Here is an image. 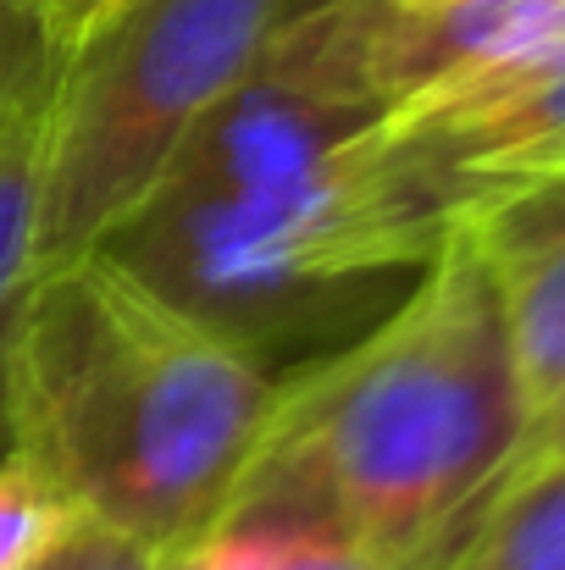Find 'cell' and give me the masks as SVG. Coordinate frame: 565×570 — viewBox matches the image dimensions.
Masks as SVG:
<instances>
[{
	"label": "cell",
	"instance_id": "cell-1",
	"mask_svg": "<svg viewBox=\"0 0 565 570\" xmlns=\"http://www.w3.org/2000/svg\"><path fill=\"white\" fill-rule=\"evenodd\" d=\"M367 17L372 0H305L100 244L255 355L339 327L455 222L388 134Z\"/></svg>",
	"mask_w": 565,
	"mask_h": 570
},
{
	"label": "cell",
	"instance_id": "cell-2",
	"mask_svg": "<svg viewBox=\"0 0 565 570\" xmlns=\"http://www.w3.org/2000/svg\"><path fill=\"white\" fill-rule=\"evenodd\" d=\"M527 438L505 311L455 216L405 299L283 382L222 527H305L388 570H438Z\"/></svg>",
	"mask_w": 565,
	"mask_h": 570
},
{
	"label": "cell",
	"instance_id": "cell-3",
	"mask_svg": "<svg viewBox=\"0 0 565 570\" xmlns=\"http://www.w3.org/2000/svg\"><path fill=\"white\" fill-rule=\"evenodd\" d=\"M283 377L111 249L45 266L11 344V449L156 554L222 527Z\"/></svg>",
	"mask_w": 565,
	"mask_h": 570
},
{
	"label": "cell",
	"instance_id": "cell-4",
	"mask_svg": "<svg viewBox=\"0 0 565 570\" xmlns=\"http://www.w3.org/2000/svg\"><path fill=\"white\" fill-rule=\"evenodd\" d=\"M300 0H111L72 45L45 111L39 272L100 249L238 89Z\"/></svg>",
	"mask_w": 565,
	"mask_h": 570
},
{
	"label": "cell",
	"instance_id": "cell-5",
	"mask_svg": "<svg viewBox=\"0 0 565 570\" xmlns=\"http://www.w3.org/2000/svg\"><path fill=\"white\" fill-rule=\"evenodd\" d=\"M388 134L455 216L483 194L565 173V33L432 106L388 117Z\"/></svg>",
	"mask_w": 565,
	"mask_h": 570
},
{
	"label": "cell",
	"instance_id": "cell-6",
	"mask_svg": "<svg viewBox=\"0 0 565 570\" xmlns=\"http://www.w3.org/2000/svg\"><path fill=\"white\" fill-rule=\"evenodd\" d=\"M510 333L533 421L565 393V173L483 194L460 210Z\"/></svg>",
	"mask_w": 565,
	"mask_h": 570
},
{
	"label": "cell",
	"instance_id": "cell-7",
	"mask_svg": "<svg viewBox=\"0 0 565 570\" xmlns=\"http://www.w3.org/2000/svg\"><path fill=\"white\" fill-rule=\"evenodd\" d=\"M565 33V0H455L405 11L372 0L367 67L388 117L432 106Z\"/></svg>",
	"mask_w": 565,
	"mask_h": 570
},
{
	"label": "cell",
	"instance_id": "cell-8",
	"mask_svg": "<svg viewBox=\"0 0 565 570\" xmlns=\"http://www.w3.org/2000/svg\"><path fill=\"white\" fill-rule=\"evenodd\" d=\"M45 100L0 111V454H11V344L39 277V156H45Z\"/></svg>",
	"mask_w": 565,
	"mask_h": 570
},
{
	"label": "cell",
	"instance_id": "cell-9",
	"mask_svg": "<svg viewBox=\"0 0 565 570\" xmlns=\"http://www.w3.org/2000/svg\"><path fill=\"white\" fill-rule=\"evenodd\" d=\"M438 570H565V460L522 454Z\"/></svg>",
	"mask_w": 565,
	"mask_h": 570
},
{
	"label": "cell",
	"instance_id": "cell-10",
	"mask_svg": "<svg viewBox=\"0 0 565 570\" xmlns=\"http://www.w3.org/2000/svg\"><path fill=\"white\" fill-rule=\"evenodd\" d=\"M162 570H388L367 549L305 532V527H266V521H238L216 527L194 549L173 554Z\"/></svg>",
	"mask_w": 565,
	"mask_h": 570
},
{
	"label": "cell",
	"instance_id": "cell-11",
	"mask_svg": "<svg viewBox=\"0 0 565 570\" xmlns=\"http://www.w3.org/2000/svg\"><path fill=\"white\" fill-rule=\"evenodd\" d=\"M78 521L84 510L33 460L0 454V570H33Z\"/></svg>",
	"mask_w": 565,
	"mask_h": 570
},
{
	"label": "cell",
	"instance_id": "cell-12",
	"mask_svg": "<svg viewBox=\"0 0 565 570\" xmlns=\"http://www.w3.org/2000/svg\"><path fill=\"white\" fill-rule=\"evenodd\" d=\"M61 61L67 50L50 39L39 11L28 0H0V111L56 95Z\"/></svg>",
	"mask_w": 565,
	"mask_h": 570
},
{
	"label": "cell",
	"instance_id": "cell-13",
	"mask_svg": "<svg viewBox=\"0 0 565 570\" xmlns=\"http://www.w3.org/2000/svg\"><path fill=\"white\" fill-rule=\"evenodd\" d=\"M162 566H167V554H156L150 543L84 515L33 570H162Z\"/></svg>",
	"mask_w": 565,
	"mask_h": 570
},
{
	"label": "cell",
	"instance_id": "cell-14",
	"mask_svg": "<svg viewBox=\"0 0 565 570\" xmlns=\"http://www.w3.org/2000/svg\"><path fill=\"white\" fill-rule=\"evenodd\" d=\"M28 6L39 11V22L50 28V39L67 50V45H72V39H78V33H84L111 0H28Z\"/></svg>",
	"mask_w": 565,
	"mask_h": 570
},
{
	"label": "cell",
	"instance_id": "cell-15",
	"mask_svg": "<svg viewBox=\"0 0 565 570\" xmlns=\"http://www.w3.org/2000/svg\"><path fill=\"white\" fill-rule=\"evenodd\" d=\"M527 454H555V460H565V393L538 415V421H533Z\"/></svg>",
	"mask_w": 565,
	"mask_h": 570
},
{
	"label": "cell",
	"instance_id": "cell-16",
	"mask_svg": "<svg viewBox=\"0 0 565 570\" xmlns=\"http://www.w3.org/2000/svg\"><path fill=\"white\" fill-rule=\"evenodd\" d=\"M388 6H405V11H432V6H455V0H388Z\"/></svg>",
	"mask_w": 565,
	"mask_h": 570
}]
</instances>
